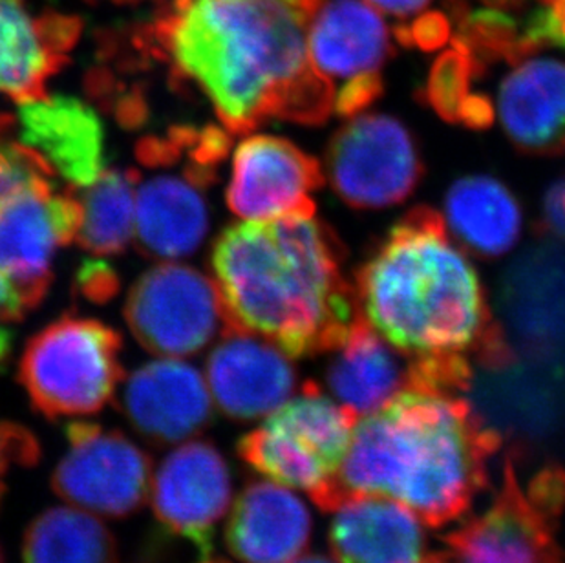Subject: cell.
I'll return each mask as SVG.
<instances>
[{"label":"cell","mask_w":565,"mask_h":563,"mask_svg":"<svg viewBox=\"0 0 565 563\" xmlns=\"http://www.w3.org/2000/svg\"><path fill=\"white\" fill-rule=\"evenodd\" d=\"M132 39L166 64L178 91L200 92L230 134L273 119L317 125L333 113L311 68L305 19L288 0H163Z\"/></svg>","instance_id":"1"},{"label":"cell","mask_w":565,"mask_h":563,"mask_svg":"<svg viewBox=\"0 0 565 563\" xmlns=\"http://www.w3.org/2000/svg\"><path fill=\"white\" fill-rule=\"evenodd\" d=\"M341 258L315 214H289L225 229L211 266L230 326L306 357L337 348L359 317Z\"/></svg>","instance_id":"2"},{"label":"cell","mask_w":565,"mask_h":563,"mask_svg":"<svg viewBox=\"0 0 565 563\" xmlns=\"http://www.w3.org/2000/svg\"><path fill=\"white\" fill-rule=\"evenodd\" d=\"M497 432L452 390L408 389L353 426L342 496L394 498L430 527L456 521L489 485Z\"/></svg>","instance_id":"3"},{"label":"cell","mask_w":565,"mask_h":563,"mask_svg":"<svg viewBox=\"0 0 565 563\" xmlns=\"http://www.w3.org/2000/svg\"><path fill=\"white\" fill-rule=\"evenodd\" d=\"M363 319L412 359L489 362L505 348L472 262L436 211L414 209L358 273Z\"/></svg>","instance_id":"4"},{"label":"cell","mask_w":565,"mask_h":563,"mask_svg":"<svg viewBox=\"0 0 565 563\" xmlns=\"http://www.w3.org/2000/svg\"><path fill=\"white\" fill-rule=\"evenodd\" d=\"M358 415L306 383L255 431L238 442V456L288 489L302 490L324 510L344 498L339 470L352 442Z\"/></svg>","instance_id":"5"},{"label":"cell","mask_w":565,"mask_h":563,"mask_svg":"<svg viewBox=\"0 0 565 563\" xmlns=\"http://www.w3.org/2000/svg\"><path fill=\"white\" fill-rule=\"evenodd\" d=\"M141 166L171 163L177 172L141 180L136 192L134 238L139 253L154 261H178L200 249L211 227L207 189L218 174L202 128L182 125L163 136H147L136 149Z\"/></svg>","instance_id":"6"},{"label":"cell","mask_w":565,"mask_h":563,"mask_svg":"<svg viewBox=\"0 0 565 563\" xmlns=\"http://www.w3.org/2000/svg\"><path fill=\"white\" fill-rule=\"evenodd\" d=\"M121 348V336L102 320L64 315L28 340L17 378L46 419L86 417L116 394Z\"/></svg>","instance_id":"7"},{"label":"cell","mask_w":565,"mask_h":563,"mask_svg":"<svg viewBox=\"0 0 565 563\" xmlns=\"http://www.w3.org/2000/svg\"><path fill=\"white\" fill-rule=\"evenodd\" d=\"M564 507L562 468H544L522 485L507 461L502 489L492 506L445 538L450 559L454 563H565L556 542Z\"/></svg>","instance_id":"8"},{"label":"cell","mask_w":565,"mask_h":563,"mask_svg":"<svg viewBox=\"0 0 565 563\" xmlns=\"http://www.w3.org/2000/svg\"><path fill=\"white\" fill-rule=\"evenodd\" d=\"M306 46L311 68L333 97V113L363 114L383 94L390 30L374 6L363 0H302Z\"/></svg>","instance_id":"9"},{"label":"cell","mask_w":565,"mask_h":563,"mask_svg":"<svg viewBox=\"0 0 565 563\" xmlns=\"http://www.w3.org/2000/svg\"><path fill=\"white\" fill-rule=\"evenodd\" d=\"M125 320L145 350L174 359L196 355L230 326L216 282L182 264H161L134 282Z\"/></svg>","instance_id":"10"},{"label":"cell","mask_w":565,"mask_h":563,"mask_svg":"<svg viewBox=\"0 0 565 563\" xmlns=\"http://www.w3.org/2000/svg\"><path fill=\"white\" fill-rule=\"evenodd\" d=\"M328 178L352 208L383 209L411 196L422 160L408 128L386 114H358L331 139Z\"/></svg>","instance_id":"11"},{"label":"cell","mask_w":565,"mask_h":563,"mask_svg":"<svg viewBox=\"0 0 565 563\" xmlns=\"http://www.w3.org/2000/svg\"><path fill=\"white\" fill-rule=\"evenodd\" d=\"M70 448L52 474L55 495L105 518L138 512L152 489V459L118 431L92 423L66 428Z\"/></svg>","instance_id":"12"},{"label":"cell","mask_w":565,"mask_h":563,"mask_svg":"<svg viewBox=\"0 0 565 563\" xmlns=\"http://www.w3.org/2000/svg\"><path fill=\"white\" fill-rule=\"evenodd\" d=\"M150 492L160 525L192 543L196 551L192 563H227L216 553L214 531L230 509L233 479L213 443H183L171 452Z\"/></svg>","instance_id":"13"},{"label":"cell","mask_w":565,"mask_h":563,"mask_svg":"<svg viewBox=\"0 0 565 563\" xmlns=\"http://www.w3.org/2000/svg\"><path fill=\"white\" fill-rule=\"evenodd\" d=\"M79 225V200L54 189L28 192L0 211V273L26 311L43 302L55 253L74 242Z\"/></svg>","instance_id":"14"},{"label":"cell","mask_w":565,"mask_h":563,"mask_svg":"<svg viewBox=\"0 0 565 563\" xmlns=\"http://www.w3.org/2000/svg\"><path fill=\"white\" fill-rule=\"evenodd\" d=\"M324 183L319 161L289 139L256 134L233 156L227 205L244 220L315 214L313 194Z\"/></svg>","instance_id":"15"},{"label":"cell","mask_w":565,"mask_h":563,"mask_svg":"<svg viewBox=\"0 0 565 563\" xmlns=\"http://www.w3.org/2000/svg\"><path fill=\"white\" fill-rule=\"evenodd\" d=\"M83 21L26 0H0V96L17 105L49 96V83L70 63Z\"/></svg>","instance_id":"16"},{"label":"cell","mask_w":565,"mask_h":563,"mask_svg":"<svg viewBox=\"0 0 565 563\" xmlns=\"http://www.w3.org/2000/svg\"><path fill=\"white\" fill-rule=\"evenodd\" d=\"M121 410L139 436L167 447L189 442L211 425L213 397L196 368L166 357L130 373Z\"/></svg>","instance_id":"17"},{"label":"cell","mask_w":565,"mask_h":563,"mask_svg":"<svg viewBox=\"0 0 565 563\" xmlns=\"http://www.w3.org/2000/svg\"><path fill=\"white\" fill-rule=\"evenodd\" d=\"M288 357L271 340L227 326L205 364L211 397L236 421L273 414L288 403L297 384Z\"/></svg>","instance_id":"18"},{"label":"cell","mask_w":565,"mask_h":563,"mask_svg":"<svg viewBox=\"0 0 565 563\" xmlns=\"http://www.w3.org/2000/svg\"><path fill=\"white\" fill-rule=\"evenodd\" d=\"M536 50L502 59L511 68L498 85L492 116L518 149L553 155L565 147V63Z\"/></svg>","instance_id":"19"},{"label":"cell","mask_w":565,"mask_h":563,"mask_svg":"<svg viewBox=\"0 0 565 563\" xmlns=\"http://www.w3.org/2000/svg\"><path fill=\"white\" fill-rule=\"evenodd\" d=\"M19 141L35 150L55 176L75 189L107 170L105 127L94 108L74 96H46L19 108Z\"/></svg>","instance_id":"20"},{"label":"cell","mask_w":565,"mask_h":563,"mask_svg":"<svg viewBox=\"0 0 565 563\" xmlns=\"http://www.w3.org/2000/svg\"><path fill=\"white\" fill-rule=\"evenodd\" d=\"M311 537V514L299 496L280 484L247 485L231 510L225 543L242 563H291Z\"/></svg>","instance_id":"21"},{"label":"cell","mask_w":565,"mask_h":563,"mask_svg":"<svg viewBox=\"0 0 565 563\" xmlns=\"http://www.w3.org/2000/svg\"><path fill=\"white\" fill-rule=\"evenodd\" d=\"M330 543L341 563H422L425 532L416 512L388 496L353 492L335 507Z\"/></svg>","instance_id":"22"},{"label":"cell","mask_w":565,"mask_h":563,"mask_svg":"<svg viewBox=\"0 0 565 563\" xmlns=\"http://www.w3.org/2000/svg\"><path fill=\"white\" fill-rule=\"evenodd\" d=\"M326 381L335 401L352 414L369 415L414 386V359L406 361L359 314L341 344L333 348Z\"/></svg>","instance_id":"23"},{"label":"cell","mask_w":565,"mask_h":563,"mask_svg":"<svg viewBox=\"0 0 565 563\" xmlns=\"http://www.w3.org/2000/svg\"><path fill=\"white\" fill-rule=\"evenodd\" d=\"M448 229L483 256H500L522 233V211L502 181L489 176H467L456 181L445 200Z\"/></svg>","instance_id":"24"},{"label":"cell","mask_w":565,"mask_h":563,"mask_svg":"<svg viewBox=\"0 0 565 563\" xmlns=\"http://www.w3.org/2000/svg\"><path fill=\"white\" fill-rule=\"evenodd\" d=\"M24 563H119L116 537L90 512L52 507L28 525Z\"/></svg>","instance_id":"25"},{"label":"cell","mask_w":565,"mask_h":563,"mask_svg":"<svg viewBox=\"0 0 565 563\" xmlns=\"http://www.w3.org/2000/svg\"><path fill=\"white\" fill-rule=\"evenodd\" d=\"M136 169H107L90 187L81 202L77 244L99 256L121 255L134 238L136 227Z\"/></svg>","instance_id":"26"},{"label":"cell","mask_w":565,"mask_h":563,"mask_svg":"<svg viewBox=\"0 0 565 563\" xmlns=\"http://www.w3.org/2000/svg\"><path fill=\"white\" fill-rule=\"evenodd\" d=\"M13 127V117L0 113V211L28 192L54 189L49 163L19 139L8 138Z\"/></svg>","instance_id":"27"},{"label":"cell","mask_w":565,"mask_h":563,"mask_svg":"<svg viewBox=\"0 0 565 563\" xmlns=\"http://www.w3.org/2000/svg\"><path fill=\"white\" fill-rule=\"evenodd\" d=\"M41 457V447L24 426L0 421V503L4 496V476L11 465L32 467Z\"/></svg>","instance_id":"28"},{"label":"cell","mask_w":565,"mask_h":563,"mask_svg":"<svg viewBox=\"0 0 565 563\" xmlns=\"http://www.w3.org/2000/svg\"><path fill=\"white\" fill-rule=\"evenodd\" d=\"M544 8L534 11L522 26L523 41L534 49H565V0H544Z\"/></svg>","instance_id":"29"},{"label":"cell","mask_w":565,"mask_h":563,"mask_svg":"<svg viewBox=\"0 0 565 563\" xmlns=\"http://www.w3.org/2000/svg\"><path fill=\"white\" fill-rule=\"evenodd\" d=\"M75 286L79 289L81 295L88 298L90 302H108L118 293V273L113 266H108L105 261L88 258L77 269Z\"/></svg>","instance_id":"30"},{"label":"cell","mask_w":565,"mask_h":563,"mask_svg":"<svg viewBox=\"0 0 565 563\" xmlns=\"http://www.w3.org/2000/svg\"><path fill=\"white\" fill-rule=\"evenodd\" d=\"M542 225L551 236L565 240V178L555 181L545 192Z\"/></svg>","instance_id":"31"},{"label":"cell","mask_w":565,"mask_h":563,"mask_svg":"<svg viewBox=\"0 0 565 563\" xmlns=\"http://www.w3.org/2000/svg\"><path fill=\"white\" fill-rule=\"evenodd\" d=\"M369 2L386 15L406 21V24H411L414 19L427 13L425 10L430 4V0H369ZM406 24H403V26H406Z\"/></svg>","instance_id":"32"},{"label":"cell","mask_w":565,"mask_h":563,"mask_svg":"<svg viewBox=\"0 0 565 563\" xmlns=\"http://www.w3.org/2000/svg\"><path fill=\"white\" fill-rule=\"evenodd\" d=\"M26 314L15 287L0 273V322H17Z\"/></svg>","instance_id":"33"},{"label":"cell","mask_w":565,"mask_h":563,"mask_svg":"<svg viewBox=\"0 0 565 563\" xmlns=\"http://www.w3.org/2000/svg\"><path fill=\"white\" fill-rule=\"evenodd\" d=\"M11 350H13V333L4 322H0V373L4 372L10 362Z\"/></svg>","instance_id":"34"},{"label":"cell","mask_w":565,"mask_h":563,"mask_svg":"<svg viewBox=\"0 0 565 563\" xmlns=\"http://www.w3.org/2000/svg\"><path fill=\"white\" fill-rule=\"evenodd\" d=\"M92 2H110L118 6H138L143 2H163V0H92Z\"/></svg>","instance_id":"35"},{"label":"cell","mask_w":565,"mask_h":563,"mask_svg":"<svg viewBox=\"0 0 565 563\" xmlns=\"http://www.w3.org/2000/svg\"><path fill=\"white\" fill-rule=\"evenodd\" d=\"M291 563H337L326 556H306V559H297Z\"/></svg>","instance_id":"36"},{"label":"cell","mask_w":565,"mask_h":563,"mask_svg":"<svg viewBox=\"0 0 565 563\" xmlns=\"http://www.w3.org/2000/svg\"><path fill=\"white\" fill-rule=\"evenodd\" d=\"M422 563H454L452 559H445V556H430V559L423 560Z\"/></svg>","instance_id":"37"},{"label":"cell","mask_w":565,"mask_h":563,"mask_svg":"<svg viewBox=\"0 0 565 563\" xmlns=\"http://www.w3.org/2000/svg\"><path fill=\"white\" fill-rule=\"evenodd\" d=\"M289 4H294L295 8H297V6L300 4V2H302V0H288Z\"/></svg>","instance_id":"38"},{"label":"cell","mask_w":565,"mask_h":563,"mask_svg":"<svg viewBox=\"0 0 565 563\" xmlns=\"http://www.w3.org/2000/svg\"><path fill=\"white\" fill-rule=\"evenodd\" d=\"M0 563H4V553H2V548H0Z\"/></svg>","instance_id":"39"}]
</instances>
